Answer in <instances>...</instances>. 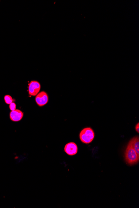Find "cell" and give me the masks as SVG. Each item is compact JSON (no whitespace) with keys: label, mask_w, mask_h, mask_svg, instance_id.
<instances>
[{"label":"cell","mask_w":139,"mask_h":208,"mask_svg":"<svg viewBox=\"0 0 139 208\" xmlns=\"http://www.w3.org/2000/svg\"><path fill=\"white\" fill-rule=\"evenodd\" d=\"M125 157L126 163L130 165L136 164L139 161V156L129 143L125 150Z\"/></svg>","instance_id":"obj_1"},{"label":"cell","mask_w":139,"mask_h":208,"mask_svg":"<svg viewBox=\"0 0 139 208\" xmlns=\"http://www.w3.org/2000/svg\"><path fill=\"white\" fill-rule=\"evenodd\" d=\"M80 140L83 143L89 144L94 140L95 133L91 128H86L81 130L79 135Z\"/></svg>","instance_id":"obj_2"},{"label":"cell","mask_w":139,"mask_h":208,"mask_svg":"<svg viewBox=\"0 0 139 208\" xmlns=\"http://www.w3.org/2000/svg\"><path fill=\"white\" fill-rule=\"evenodd\" d=\"M35 100L39 106H43L46 105L49 102V96L46 92L42 91L37 95Z\"/></svg>","instance_id":"obj_3"},{"label":"cell","mask_w":139,"mask_h":208,"mask_svg":"<svg viewBox=\"0 0 139 208\" xmlns=\"http://www.w3.org/2000/svg\"><path fill=\"white\" fill-rule=\"evenodd\" d=\"M40 84L36 81H32L29 84V94L32 96H36L40 92Z\"/></svg>","instance_id":"obj_4"},{"label":"cell","mask_w":139,"mask_h":208,"mask_svg":"<svg viewBox=\"0 0 139 208\" xmlns=\"http://www.w3.org/2000/svg\"><path fill=\"white\" fill-rule=\"evenodd\" d=\"M64 151L67 154L72 156L77 153L78 147L75 142H69L65 146Z\"/></svg>","instance_id":"obj_5"},{"label":"cell","mask_w":139,"mask_h":208,"mask_svg":"<svg viewBox=\"0 0 139 208\" xmlns=\"http://www.w3.org/2000/svg\"><path fill=\"white\" fill-rule=\"evenodd\" d=\"M10 118L12 121L13 122H18L20 121L23 119V113L21 111L16 109L10 113Z\"/></svg>","instance_id":"obj_6"},{"label":"cell","mask_w":139,"mask_h":208,"mask_svg":"<svg viewBox=\"0 0 139 208\" xmlns=\"http://www.w3.org/2000/svg\"><path fill=\"white\" fill-rule=\"evenodd\" d=\"M129 143L135 150V152L139 156V138L138 136L132 138Z\"/></svg>","instance_id":"obj_7"},{"label":"cell","mask_w":139,"mask_h":208,"mask_svg":"<svg viewBox=\"0 0 139 208\" xmlns=\"http://www.w3.org/2000/svg\"><path fill=\"white\" fill-rule=\"evenodd\" d=\"M4 101L5 103L7 104H10L13 102V99L12 97L9 95H6L4 97Z\"/></svg>","instance_id":"obj_8"},{"label":"cell","mask_w":139,"mask_h":208,"mask_svg":"<svg viewBox=\"0 0 139 208\" xmlns=\"http://www.w3.org/2000/svg\"><path fill=\"white\" fill-rule=\"evenodd\" d=\"M16 108V105L15 103L14 102H12L10 104H9V109L11 110V111L15 110Z\"/></svg>","instance_id":"obj_9"},{"label":"cell","mask_w":139,"mask_h":208,"mask_svg":"<svg viewBox=\"0 0 139 208\" xmlns=\"http://www.w3.org/2000/svg\"><path fill=\"white\" fill-rule=\"evenodd\" d=\"M135 130L138 133H139V123H138L135 126Z\"/></svg>","instance_id":"obj_10"}]
</instances>
